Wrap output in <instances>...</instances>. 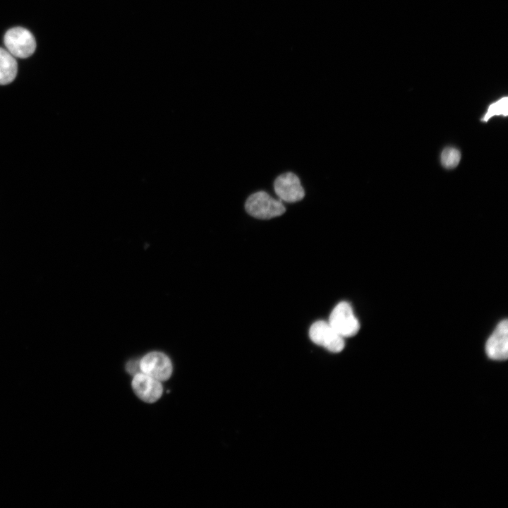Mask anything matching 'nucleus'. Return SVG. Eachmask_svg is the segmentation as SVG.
I'll return each mask as SVG.
<instances>
[{
	"instance_id": "obj_8",
	"label": "nucleus",
	"mask_w": 508,
	"mask_h": 508,
	"mask_svg": "<svg viewBox=\"0 0 508 508\" xmlns=\"http://www.w3.org/2000/svg\"><path fill=\"white\" fill-rule=\"evenodd\" d=\"M132 387L135 394L147 403L158 400L163 391L160 381L142 372L133 376Z\"/></svg>"
},
{
	"instance_id": "obj_3",
	"label": "nucleus",
	"mask_w": 508,
	"mask_h": 508,
	"mask_svg": "<svg viewBox=\"0 0 508 508\" xmlns=\"http://www.w3.org/2000/svg\"><path fill=\"white\" fill-rule=\"evenodd\" d=\"M328 322L344 338L356 335L360 329L351 305L346 301L339 303L334 308Z\"/></svg>"
},
{
	"instance_id": "obj_7",
	"label": "nucleus",
	"mask_w": 508,
	"mask_h": 508,
	"mask_svg": "<svg viewBox=\"0 0 508 508\" xmlns=\"http://www.w3.org/2000/svg\"><path fill=\"white\" fill-rule=\"evenodd\" d=\"M485 351L488 356L495 361H505L508 357V322L502 320L488 338Z\"/></svg>"
},
{
	"instance_id": "obj_12",
	"label": "nucleus",
	"mask_w": 508,
	"mask_h": 508,
	"mask_svg": "<svg viewBox=\"0 0 508 508\" xmlns=\"http://www.w3.org/2000/svg\"><path fill=\"white\" fill-rule=\"evenodd\" d=\"M126 369L129 374L134 376L135 375L141 372L140 361H128L126 365Z\"/></svg>"
},
{
	"instance_id": "obj_10",
	"label": "nucleus",
	"mask_w": 508,
	"mask_h": 508,
	"mask_svg": "<svg viewBox=\"0 0 508 508\" xmlns=\"http://www.w3.org/2000/svg\"><path fill=\"white\" fill-rule=\"evenodd\" d=\"M461 160L460 151L453 147H445L440 156L442 165L447 169H452L456 167Z\"/></svg>"
},
{
	"instance_id": "obj_5",
	"label": "nucleus",
	"mask_w": 508,
	"mask_h": 508,
	"mask_svg": "<svg viewBox=\"0 0 508 508\" xmlns=\"http://www.w3.org/2000/svg\"><path fill=\"white\" fill-rule=\"evenodd\" d=\"M276 195L287 202H296L305 196V190L299 178L292 172H286L277 177L274 182Z\"/></svg>"
},
{
	"instance_id": "obj_4",
	"label": "nucleus",
	"mask_w": 508,
	"mask_h": 508,
	"mask_svg": "<svg viewBox=\"0 0 508 508\" xmlns=\"http://www.w3.org/2000/svg\"><path fill=\"white\" fill-rule=\"evenodd\" d=\"M309 337L317 345L332 353H339L345 346L344 337L337 333L328 322L319 320L310 327Z\"/></svg>"
},
{
	"instance_id": "obj_6",
	"label": "nucleus",
	"mask_w": 508,
	"mask_h": 508,
	"mask_svg": "<svg viewBox=\"0 0 508 508\" xmlns=\"http://www.w3.org/2000/svg\"><path fill=\"white\" fill-rule=\"evenodd\" d=\"M140 365L142 373L160 382L168 380L172 373L169 358L161 352L147 353L140 361Z\"/></svg>"
},
{
	"instance_id": "obj_2",
	"label": "nucleus",
	"mask_w": 508,
	"mask_h": 508,
	"mask_svg": "<svg viewBox=\"0 0 508 508\" xmlns=\"http://www.w3.org/2000/svg\"><path fill=\"white\" fill-rule=\"evenodd\" d=\"M4 42L6 50L17 58H28L36 49V42L32 34L21 27L9 29L4 35Z\"/></svg>"
},
{
	"instance_id": "obj_11",
	"label": "nucleus",
	"mask_w": 508,
	"mask_h": 508,
	"mask_svg": "<svg viewBox=\"0 0 508 508\" xmlns=\"http://www.w3.org/2000/svg\"><path fill=\"white\" fill-rule=\"evenodd\" d=\"M508 114V98L502 97L494 103L491 104L481 120L487 122L494 116H507Z\"/></svg>"
},
{
	"instance_id": "obj_1",
	"label": "nucleus",
	"mask_w": 508,
	"mask_h": 508,
	"mask_svg": "<svg viewBox=\"0 0 508 508\" xmlns=\"http://www.w3.org/2000/svg\"><path fill=\"white\" fill-rule=\"evenodd\" d=\"M245 210L248 214L260 219H270L286 212L281 200L274 199L265 191L251 194L245 202Z\"/></svg>"
},
{
	"instance_id": "obj_9",
	"label": "nucleus",
	"mask_w": 508,
	"mask_h": 508,
	"mask_svg": "<svg viewBox=\"0 0 508 508\" xmlns=\"http://www.w3.org/2000/svg\"><path fill=\"white\" fill-rule=\"evenodd\" d=\"M17 71L16 57L6 49L0 47V85L11 83L15 79Z\"/></svg>"
}]
</instances>
